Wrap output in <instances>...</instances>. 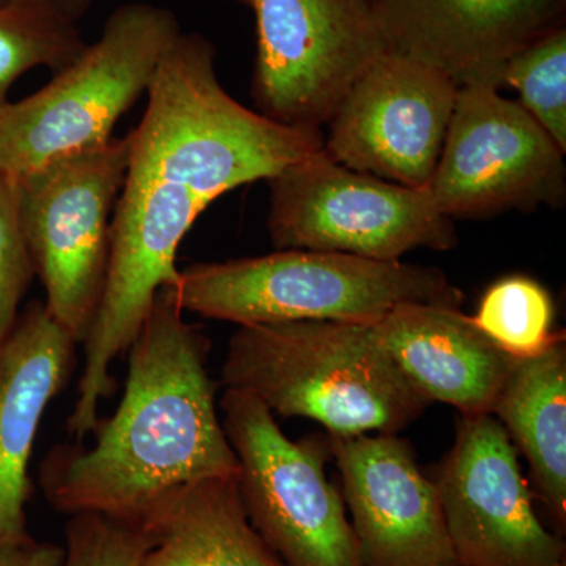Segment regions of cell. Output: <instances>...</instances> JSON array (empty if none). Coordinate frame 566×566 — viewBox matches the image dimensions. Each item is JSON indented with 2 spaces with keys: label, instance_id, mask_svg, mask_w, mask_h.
<instances>
[{
  "label": "cell",
  "instance_id": "obj_3",
  "mask_svg": "<svg viewBox=\"0 0 566 566\" xmlns=\"http://www.w3.org/2000/svg\"><path fill=\"white\" fill-rule=\"evenodd\" d=\"M214 61L210 41L180 33L159 63L139 126L126 136L128 167L186 182L211 203L324 145L322 129L279 125L238 103Z\"/></svg>",
  "mask_w": 566,
  "mask_h": 566
},
{
  "label": "cell",
  "instance_id": "obj_5",
  "mask_svg": "<svg viewBox=\"0 0 566 566\" xmlns=\"http://www.w3.org/2000/svg\"><path fill=\"white\" fill-rule=\"evenodd\" d=\"M180 33L177 18L163 7L128 3L115 10L99 39L50 84L0 109V172L18 180L114 139L115 125L147 95Z\"/></svg>",
  "mask_w": 566,
  "mask_h": 566
},
{
  "label": "cell",
  "instance_id": "obj_2",
  "mask_svg": "<svg viewBox=\"0 0 566 566\" xmlns=\"http://www.w3.org/2000/svg\"><path fill=\"white\" fill-rule=\"evenodd\" d=\"M222 385L274 416L303 417L327 434H397L428 401L398 370L371 323L290 322L240 326Z\"/></svg>",
  "mask_w": 566,
  "mask_h": 566
},
{
  "label": "cell",
  "instance_id": "obj_25",
  "mask_svg": "<svg viewBox=\"0 0 566 566\" xmlns=\"http://www.w3.org/2000/svg\"><path fill=\"white\" fill-rule=\"evenodd\" d=\"M13 2H31L50 7V9L59 11L69 20L76 22L85 11L91 9L93 0H0V6Z\"/></svg>",
  "mask_w": 566,
  "mask_h": 566
},
{
  "label": "cell",
  "instance_id": "obj_16",
  "mask_svg": "<svg viewBox=\"0 0 566 566\" xmlns=\"http://www.w3.org/2000/svg\"><path fill=\"white\" fill-rule=\"evenodd\" d=\"M371 326L398 370L428 403L453 406L461 417L493 412L512 357L460 307L398 305Z\"/></svg>",
  "mask_w": 566,
  "mask_h": 566
},
{
  "label": "cell",
  "instance_id": "obj_4",
  "mask_svg": "<svg viewBox=\"0 0 566 566\" xmlns=\"http://www.w3.org/2000/svg\"><path fill=\"white\" fill-rule=\"evenodd\" d=\"M170 292L185 314L238 326L375 323L398 305L461 307L464 300L438 268L308 249L192 263L180 270Z\"/></svg>",
  "mask_w": 566,
  "mask_h": 566
},
{
  "label": "cell",
  "instance_id": "obj_17",
  "mask_svg": "<svg viewBox=\"0 0 566 566\" xmlns=\"http://www.w3.org/2000/svg\"><path fill=\"white\" fill-rule=\"evenodd\" d=\"M142 526L150 546L140 566H285L253 528L238 476H208L178 488Z\"/></svg>",
  "mask_w": 566,
  "mask_h": 566
},
{
  "label": "cell",
  "instance_id": "obj_19",
  "mask_svg": "<svg viewBox=\"0 0 566 566\" xmlns=\"http://www.w3.org/2000/svg\"><path fill=\"white\" fill-rule=\"evenodd\" d=\"M87 46L76 22L31 2L0 6V109L22 74L39 66L57 73Z\"/></svg>",
  "mask_w": 566,
  "mask_h": 566
},
{
  "label": "cell",
  "instance_id": "obj_10",
  "mask_svg": "<svg viewBox=\"0 0 566 566\" xmlns=\"http://www.w3.org/2000/svg\"><path fill=\"white\" fill-rule=\"evenodd\" d=\"M565 151L493 84L458 88L455 109L428 191L450 219L560 208Z\"/></svg>",
  "mask_w": 566,
  "mask_h": 566
},
{
  "label": "cell",
  "instance_id": "obj_15",
  "mask_svg": "<svg viewBox=\"0 0 566 566\" xmlns=\"http://www.w3.org/2000/svg\"><path fill=\"white\" fill-rule=\"evenodd\" d=\"M76 346L35 301L0 348V546L31 536L33 446L48 406L73 375Z\"/></svg>",
  "mask_w": 566,
  "mask_h": 566
},
{
  "label": "cell",
  "instance_id": "obj_12",
  "mask_svg": "<svg viewBox=\"0 0 566 566\" xmlns=\"http://www.w3.org/2000/svg\"><path fill=\"white\" fill-rule=\"evenodd\" d=\"M458 88L438 70L386 52L357 80L327 123L323 150L357 172L428 188Z\"/></svg>",
  "mask_w": 566,
  "mask_h": 566
},
{
  "label": "cell",
  "instance_id": "obj_24",
  "mask_svg": "<svg viewBox=\"0 0 566 566\" xmlns=\"http://www.w3.org/2000/svg\"><path fill=\"white\" fill-rule=\"evenodd\" d=\"M63 546L28 536L0 546V566H62Z\"/></svg>",
  "mask_w": 566,
  "mask_h": 566
},
{
  "label": "cell",
  "instance_id": "obj_14",
  "mask_svg": "<svg viewBox=\"0 0 566 566\" xmlns=\"http://www.w3.org/2000/svg\"><path fill=\"white\" fill-rule=\"evenodd\" d=\"M387 51L458 85L502 87L506 61L560 25L564 0H370Z\"/></svg>",
  "mask_w": 566,
  "mask_h": 566
},
{
  "label": "cell",
  "instance_id": "obj_7",
  "mask_svg": "<svg viewBox=\"0 0 566 566\" xmlns=\"http://www.w3.org/2000/svg\"><path fill=\"white\" fill-rule=\"evenodd\" d=\"M128 142L112 139L14 181L22 230L48 312L84 344L102 301L111 222L125 182Z\"/></svg>",
  "mask_w": 566,
  "mask_h": 566
},
{
  "label": "cell",
  "instance_id": "obj_13",
  "mask_svg": "<svg viewBox=\"0 0 566 566\" xmlns=\"http://www.w3.org/2000/svg\"><path fill=\"white\" fill-rule=\"evenodd\" d=\"M364 566H458L441 495L397 434H327Z\"/></svg>",
  "mask_w": 566,
  "mask_h": 566
},
{
  "label": "cell",
  "instance_id": "obj_21",
  "mask_svg": "<svg viewBox=\"0 0 566 566\" xmlns=\"http://www.w3.org/2000/svg\"><path fill=\"white\" fill-rule=\"evenodd\" d=\"M520 95L521 106L566 151V31L551 29L506 61L502 87Z\"/></svg>",
  "mask_w": 566,
  "mask_h": 566
},
{
  "label": "cell",
  "instance_id": "obj_9",
  "mask_svg": "<svg viewBox=\"0 0 566 566\" xmlns=\"http://www.w3.org/2000/svg\"><path fill=\"white\" fill-rule=\"evenodd\" d=\"M256 18V112L322 129L357 80L386 54L370 0H251Z\"/></svg>",
  "mask_w": 566,
  "mask_h": 566
},
{
  "label": "cell",
  "instance_id": "obj_22",
  "mask_svg": "<svg viewBox=\"0 0 566 566\" xmlns=\"http://www.w3.org/2000/svg\"><path fill=\"white\" fill-rule=\"evenodd\" d=\"M148 546L142 524L80 513L66 524L62 566H140Z\"/></svg>",
  "mask_w": 566,
  "mask_h": 566
},
{
  "label": "cell",
  "instance_id": "obj_11",
  "mask_svg": "<svg viewBox=\"0 0 566 566\" xmlns=\"http://www.w3.org/2000/svg\"><path fill=\"white\" fill-rule=\"evenodd\" d=\"M458 566H566V547L536 515L517 449L493 415L461 417L438 480Z\"/></svg>",
  "mask_w": 566,
  "mask_h": 566
},
{
  "label": "cell",
  "instance_id": "obj_20",
  "mask_svg": "<svg viewBox=\"0 0 566 566\" xmlns=\"http://www.w3.org/2000/svg\"><path fill=\"white\" fill-rule=\"evenodd\" d=\"M472 323L510 357L545 352L562 333H553L549 293L524 275L495 282L480 301Z\"/></svg>",
  "mask_w": 566,
  "mask_h": 566
},
{
  "label": "cell",
  "instance_id": "obj_23",
  "mask_svg": "<svg viewBox=\"0 0 566 566\" xmlns=\"http://www.w3.org/2000/svg\"><path fill=\"white\" fill-rule=\"evenodd\" d=\"M22 230L17 186L0 172V348L20 318V305L35 279Z\"/></svg>",
  "mask_w": 566,
  "mask_h": 566
},
{
  "label": "cell",
  "instance_id": "obj_18",
  "mask_svg": "<svg viewBox=\"0 0 566 566\" xmlns=\"http://www.w3.org/2000/svg\"><path fill=\"white\" fill-rule=\"evenodd\" d=\"M531 465L536 494L558 532L566 527L565 335L545 352L512 357L491 412Z\"/></svg>",
  "mask_w": 566,
  "mask_h": 566
},
{
  "label": "cell",
  "instance_id": "obj_8",
  "mask_svg": "<svg viewBox=\"0 0 566 566\" xmlns=\"http://www.w3.org/2000/svg\"><path fill=\"white\" fill-rule=\"evenodd\" d=\"M268 232L277 251L308 249L400 262L416 249L450 251L453 219L427 188H408L335 163L319 148L268 180Z\"/></svg>",
  "mask_w": 566,
  "mask_h": 566
},
{
  "label": "cell",
  "instance_id": "obj_1",
  "mask_svg": "<svg viewBox=\"0 0 566 566\" xmlns=\"http://www.w3.org/2000/svg\"><path fill=\"white\" fill-rule=\"evenodd\" d=\"M210 349L170 289L159 290L126 352L120 405L99 417L93 446L57 444L41 461L39 483L52 509L142 524L178 488L240 475L208 371Z\"/></svg>",
  "mask_w": 566,
  "mask_h": 566
},
{
  "label": "cell",
  "instance_id": "obj_6",
  "mask_svg": "<svg viewBox=\"0 0 566 566\" xmlns=\"http://www.w3.org/2000/svg\"><path fill=\"white\" fill-rule=\"evenodd\" d=\"M222 423L249 521L285 566H364L344 495L327 480V436L293 441L256 398L226 389Z\"/></svg>",
  "mask_w": 566,
  "mask_h": 566
},
{
  "label": "cell",
  "instance_id": "obj_26",
  "mask_svg": "<svg viewBox=\"0 0 566 566\" xmlns=\"http://www.w3.org/2000/svg\"><path fill=\"white\" fill-rule=\"evenodd\" d=\"M238 2L248 3V6H251V0H238Z\"/></svg>",
  "mask_w": 566,
  "mask_h": 566
}]
</instances>
